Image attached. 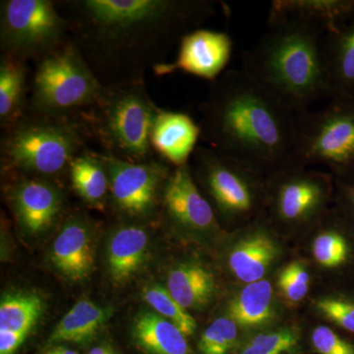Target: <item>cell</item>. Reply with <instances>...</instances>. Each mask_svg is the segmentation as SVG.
Segmentation results:
<instances>
[{"instance_id":"cell-1","label":"cell","mask_w":354,"mask_h":354,"mask_svg":"<svg viewBox=\"0 0 354 354\" xmlns=\"http://www.w3.org/2000/svg\"><path fill=\"white\" fill-rule=\"evenodd\" d=\"M201 111V138L211 148L260 172L299 167L297 114L242 70L212 82Z\"/></svg>"},{"instance_id":"cell-2","label":"cell","mask_w":354,"mask_h":354,"mask_svg":"<svg viewBox=\"0 0 354 354\" xmlns=\"http://www.w3.org/2000/svg\"><path fill=\"white\" fill-rule=\"evenodd\" d=\"M79 38L97 62L138 64L150 62L216 12L201 0H84L74 2Z\"/></svg>"},{"instance_id":"cell-3","label":"cell","mask_w":354,"mask_h":354,"mask_svg":"<svg viewBox=\"0 0 354 354\" xmlns=\"http://www.w3.org/2000/svg\"><path fill=\"white\" fill-rule=\"evenodd\" d=\"M325 30L313 21L269 13L267 30L242 55V71L297 114L332 99L323 55Z\"/></svg>"},{"instance_id":"cell-4","label":"cell","mask_w":354,"mask_h":354,"mask_svg":"<svg viewBox=\"0 0 354 354\" xmlns=\"http://www.w3.org/2000/svg\"><path fill=\"white\" fill-rule=\"evenodd\" d=\"M97 104V127L109 155L131 162L149 160L151 131L158 109L138 82L104 88Z\"/></svg>"},{"instance_id":"cell-5","label":"cell","mask_w":354,"mask_h":354,"mask_svg":"<svg viewBox=\"0 0 354 354\" xmlns=\"http://www.w3.org/2000/svg\"><path fill=\"white\" fill-rule=\"evenodd\" d=\"M79 149L80 137L74 125L46 115L17 123L4 137L2 155L20 171L53 176L69 167Z\"/></svg>"},{"instance_id":"cell-6","label":"cell","mask_w":354,"mask_h":354,"mask_svg":"<svg viewBox=\"0 0 354 354\" xmlns=\"http://www.w3.org/2000/svg\"><path fill=\"white\" fill-rule=\"evenodd\" d=\"M298 165L354 169V95H337L325 108L297 114Z\"/></svg>"},{"instance_id":"cell-7","label":"cell","mask_w":354,"mask_h":354,"mask_svg":"<svg viewBox=\"0 0 354 354\" xmlns=\"http://www.w3.org/2000/svg\"><path fill=\"white\" fill-rule=\"evenodd\" d=\"M104 86L73 44L41 57L34 78L32 102L44 115L59 116L95 104Z\"/></svg>"},{"instance_id":"cell-8","label":"cell","mask_w":354,"mask_h":354,"mask_svg":"<svg viewBox=\"0 0 354 354\" xmlns=\"http://www.w3.org/2000/svg\"><path fill=\"white\" fill-rule=\"evenodd\" d=\"M55 4L46 0H7L1 2L2 50L6 57L23 60L59 48L68 29Z\"/></svg>"},{"instance_id":"cell-9","label":"cell","mask_w":354,"mask_h":354,"mask_svg":"<svg viewBox=\"0 0 354 354\" xmlns=\"http://www.w3.org/2000/svg\"><path fill=\"white\" fill-rule=\"evenodd\" d=\"M193 160L209 198L221 214L242 216L255 211L260 203V171L211 147H197Z\"/></svg>"},{"instance_id":"cell-10","label":"cell","mask_w":354,"mask_h":354,"mask_svg":"<svg viewBox=\"0 0 354 354\" xmlns=\"http://www.w3.org/2000/svg\"><path fill=\"white\" fill-rule=\"evenodd\" d=\"M109 176V191L115 209L134 218L152 213L162 185L171 176L160 162H131L106 153L102 156Z\"/></svg>"},{"instance_id":"cell-11","label":"cell","mask_w":354,"mask_h":354,"mask_svg":"<svg viewBox=\"0 0 354 354\" xmlns=\"http://www.w3.org/2000/svg\"><path fill=\"white\" fill-rule=\"evenodd\" d=\"M232 51V38L227 32L197 29L181 39L174 62L153 69L157 75L183 71L214 82L223 73Z\"/></svg>"},{"instance_id":"cell-12","label":"cell","mask_w":354,"mask_h":354,"mask_svg":"<svg viewBox=\"0 0 354 354\" xmlns=\"http://www.w3.org/2000/svg\"><path fill=\"white\" fill-rule=\"evenodd\" d=\"M272 191L274 213L279 220L297 223L321 211L329 195L327 179L321 174L293 167L276 172Z\"/></svg>"},{"instance_id":"cell-13","label":"cell","mask_w":354,"mask_h":354,"mask_svg":"<svg viewBox=\"0 0 354 354\" xmlns=\"http://www.w3.org/2000/svg\"><path fill=\"white\" fill-rule=\"evenodd\" d=\"M162 200L167 215L181 227L207 230L215 225V212L195 183L189 165L176 167L172 172Z\"/></svg>"},{"instance_id":"cell-14","label":"cell","mask_w":354,"mask_h":354,"mask_svg":"<svg viewBox=\"0 0 354 354\" xmlns=\"http://www.w3.org/2000/svg\"><path fill=\"white\" fill-rule=\"evenodd\" d=\"M201 128L188 114L158 109L151 131V145L176 167L188 165L193 156Z\"/></svg>"},{"instance_id":"cell-15","label":"cell","mask_w":354,"mask_h":354,"mask_svg":"<svg viewBox=\"0 0 354 354\" xmlns=\"http://www.w3.org/2000/svg\"><path fill=\"white\" fill-rule=\"evenodd\" d=\"M11 201L22 227L30 234H39L55 223L62 209V198L53 184L29 179L16 185Z\"/></svg>"},{"instance_id":"cell-16","label":"cell","mask_w":354,"mask_h":354,"mask_svg":"<svg viewBox=\"0 0 354 354\" xmlns=\"http://www.w3.org/2000/svg\"><path fill=\"white\" fill-rule=\"evenodd\" d=\"M53 266L74 281L87 279L95 265L94 246L88 225L80 218L65 223L51 249Z\"/></svg>"},{"instance_id":"cell-17","label":"cell","mask_w":354,"mask_h":354,"mask_svg":"<svg viewBox=\"0 0 354 354\" xmlns=\"http://www.w3.org/2000/svg\"><path fill=\"white\" fill-rule=\"evenodd\" d=\"M323 55L332 99L354 95V22L325 32Z\"/></svg>"},{"instance_id":"cell-18","label":"cell","mask_w":354,"mask_h":354,"mask_svg":"<svg viewBox=\"0 0 354 354\" xmlns=\"http://www.w3.org/2000/svg\"><path fill=\"white\" fill-rule=\"evenodd\" d=\"M149 234L145 228L129 225L116 230L109 239L108 263L114 283L132 278L146 259Z\"/></svg>"},{"instance_id":"cell-19","label":"cell","mask_w":354,"mask_h":354,"mask_svg":"<svg viewBox=\"0 0 354 354\" xmlns=\"http://www.w3.org/2000/svg\"><path fill=\"white\" fill-rule=\"evenodd\" d=\"M277 256V247L264 232L246 235L228 256V266L237 279L251 283L264 278Z\"/></svg>"},{"instance_id":"cell-20","label":"cell","mask_w":354,"mask_h":354,"mask_svg":"<svg viewBox=\"0 0 354 354\" xmlns=\"http://www.w3.org/2000/svg\"><path fill=\"white\" fill-rule=\"evenodd\" d=\"M133 337L140 348L150 354H189L185 335L178 328L155 312H143L136 317Z\"/></svg>"},{"instance_id":"cell-21","label":"cell","mask_w":354,"mask_h":354,"mask_svg":"<svg viewBox=\"0 0 354 354\" xmlns=\"http://www.w3.org/2000/svg\"><path fill=\"white\" fill-rule=\"evenodd\" d=\"M215 290L213 274L200 265L178 266L167 277V290L185 309L204 306L213 297Z\"/></svg>"},{"instance_id":"cell-22","label":"cell","mask_w":354,"mask_h":354,"mask_svg":"<svg viewBox=\"0 0 354 354\" xmlns=\"http://www.w3.org/2000/svg\"><path fill=\"white\" fill-rule=\"evenodd\" d=\"M228 315L237 325L246 328L258 327L272 321L274 310L270 281L261 279L247 283L230 302Z\"/></svg>"},{"instance_id":"cell-23","label":"cell","mask_w":354,"mask_h":354,"mask_svg":"<svg viewBox=\"0 0 354 354\" xmlns=\"http://www.w3.org/2000/svg\"><path fill=\"white\" fill-rule=\"evenodd\" d=\"M109 315L108 309L90 300H80L58 323L48 342H87L97 334Z\"/></svg>"},{"instance_id":"cell-24","label":"cell","mask_w":354,"mask_h":354,"mask_svg":"<svg viewBox=\"0 0 354 354\" xmlns=\"http://www.w3.org/2000/svg\"><path fill=\"white\" fill-rule=\"evenodd\" d=\"M69 171L77 194L93 206L101 205L109 189V171L102 156H77L70 162Z\"/></svg>"},{"instance_id":"cell-25","label":"cell","mask_w":354,"mask_h":354,"mask_svg":"<svg viewBox=\"0 0 354 354\" xmlns=\"http://www.w3.org/2000/svg\"><path fill=\"white\" fill-rule=\"evenodd\" d=\"M270 12L290 14L313 21L326 32L339 29V20L354 12V2L341 0H276Z\"/></svg>"},{"instance_id":"cell-26","label":"cell","mask_w":354,"mask_h":354,"mask_svg":"<svg viewBox=\"0 0 354 354\" xmlns=\"http://www.w3.org/2000/svg\"><path fill=\"white\" fill-rule=\"evenodd\" d=\"M26 69L23 60L6 57L0 65V120L13 122L24 101Z\"/></svg>"},{"instance_id":"cell-27","label":"cell","mask_w":354,"mask_h":354,"mask_svg":"<svg viewBox=\"0 0 354 354\" xmlns=\"http://www.w3.org/2000/svg\"><path fill=\"white\" fill-rule=\"evenodd\" d=\"M43 312V299L35 293L6 295L0 304V330L29 334Z\"/></svg>"},{"instance_id":"cell-28","label":"cell","mask_w":354,"mask_h":354,"mask_svg":"<svg viewBox=\"0 0 354 354\" xmlns=\"http://www.w3.org/2000/svg\"><path fill=\"white\" fill-rule=\"evenodd\" d=\"M144 299L156 313L171 321L185 337H190L197 329L195 319L174 299L169 291L160 286H153L144 291Z\"/></svg>"},{"instance_id":"cell-29","label":"cell","mask_w":354,"mask_h":354,"mask_svg":"<svg viewBox=\"0 0 354 354\" xmlns=\"http://www.w3.org/2000/svg\"><path fill=\"white\" fill-rule=\"evenodd\" d=\"M299 348L297 330L285 328L256 335L239 354H297Z\"/></svg>"},{"instance_id":"cell-30","label":"cell","mask_w":354,"mask_h":354,"mask_svg":"<svg viewBox=\"0 0 354 354\" xmlns=\"http://www.w3.org/2000/svg\"><path fill=\"white\" fill-rule=\"evenodd\" d=\"M237 324L230 318H218L203 333L198 348L202 354H227L236 342Z\"/></svg>"},{"instance_id":"cell-31","label":"cell","mask_w":354,"mask_h":354,"mask_svg":"<svg viewBox=\"0 0 354 354\" xmlns=\"http://www.w3.org/2000/svg\"><path fill=\"white\" fill-rule=\"evenodd\" d=\"M312 250L317 262L326 268L342 265L348 254L346 239L334 230H326L317 235Z\"/></svg>"},{"instance_id":"cell-32","label":"cell","mask_w":354,"mask_h":354,"mask_svg":"<svg viewBox=\"0 0 354 354\" xmlns=\"http://www.w3.org/2000/svg\"><path fill=\"white\" fill-rule=\"evenodd\" d=\"M310 276L302 263H290L279 274L278 286L286 299L298 302L304 299L309 290Z\"/></svg>"},{"instance_id":"cell-33","label":"cell","mask_w":354,"mask_h":354,"mask_svg":"<svg viewBox=\"0 0 354 354\" xmlns=\"http://www.w3.org/2000/svg\"><path fill=\"white\" fill-rule=\"evenodd\" d=\"M317 308L326 318L342 329L354 333V304L341 298L326 297L318 300Z\"/></svg>"},{"instance_id":"cell-34","label":"cell","mask_w":354,"mask_h":354,"mask_svg":"<svg viewBox=\"0 0 354 354\" xmlns=\"http://www.w3.org/2000/svg\"><path fill=\"white\" fill-rule=\"evenodd\" d=\"M312 342L319 354H354L353 344L326 326H318L313 330Z\"/></svg>"},{"instance_id":"cell-35","label":"cell","mask_w":354,"mask_h":354,"mask_svg":"<svg viewBox=\"0 0 354 354\" xmlns=\"http://www.w3.org/2000/svg\"><path fill=\"white\" fill-rule=\"evenodd\" d=\"M27 333L0 330V354H14L27 337Z\"/></svg>"},{"instance_id":"cell-36","label":"cell","mask_w":354,"mask_h":354,"mask_svg":"<svg viewBox=\"0 0 354 354\" xmlns=\"http://www.w3.org/2000/svg\"><path fill=\"white\" fill-rule=\"evenodd\" d=\"M44 354H78L76 351H72V349H69L67 348H64V346H55V348H53L48 349V351H46Z\"/></svg>"},{"instance_id":"cell-37","label":"cell","mask_w":354,"mask_h":354,"mask_svg":"<svg viewBox=\"0 0 354 354\" xmlns=\"http://www.w3.org/2000/svg\"><path fill=\"white\" fill-rule=\"evenodd\" d=\"M88 354H116L113 349L109 346H95L91 349Z\"/></svg>"},{"instance_id":"cell-38","label":"cell","mask_w":354,"mask_h":354,"mask_svg":"<svg viewBox=\"0 0 354 354\" xmlns=\"http://www.w3.org/2000/svg\"><path fill=\"white\" fill-rule=\"evenodd\" d=\"M349 200H351V205H353L354 209V193L353 194H351V197H349Z\"/></svg>"}]
</instances>
